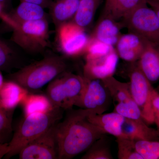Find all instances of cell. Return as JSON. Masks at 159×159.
<instances>
[{"label":"cell","instance_id":"1","mask_svg":"<svg viewBox=\"0 0 159 159\" xmlns=\"http://www.w3.org/2000/svg\"><path fill=\"white\" fill-rule=\"evenodd\" d=\"M62 122L57 125V159H70L87 150L106 134L89 121L93 113L83 109L67 111ZM94 114V113H93Z\"/></svg>","mask_w":159,"mask_h":159},{"label":"cell","instance_id":"2","mask_svg":"<svg viewBox=\"0 0 159 159\" xmlns=\"http://www.w3.org/2000/svg\"><path fill=\"white\" fill-rule=\"evenodd\" d=\"M68 67L63 57L49 55L11 74V80L28 91L36 90L50 83L61 74L69 71Z\"/></svg>","mask_w":159,"mask_h":159},{"label":"cell","instance_id":"3","mask_svg":"<svg viewBox=\"0 0 159 159\" xmlns=\"http://www.w3.org/2000/svg\"><path fill=\"white\" fill-rule=\"evenodd\" d=\"M63 110L55 107L48 112L25 117L9 143V152L6 156L10 158L19 154L25 146L59 122L62 117Z\"/></svg>","mask_w":159,"mask_h":159},{"label":"cell","instance_id":"4","mask_svg":"<svg viewBox=\"0 0 159 159\" xmlns=\"http://www.w3.org/2000/svg\"><path fill=\"white\" fill-rule=\"evenodd\" d=\"M84 86L83 76L66 71L49 84L47 96L54 107L68 111L75 105Z\"/></svg>","mask_w":159,"mask_h":159},{"label":"cell","instance_id":"5","mask_svg":"<svg viewBox=\"0 0 159 159\" xmlns=\"http://www.w3.org/2000/svg\"><path fill=\"white\" fill-rule=\"evenodd\" d=\"M48 19L26 22L13 30L11 40L20 48L30 53L41 52L49 47Z\"/></svg>","mask_w":159,"mask_h":159},{"label":"cell","instance_id":"6","mask_svg":"<svg viewBox=\"0 0 159 159\" xmlns=\"http://www.w3.org/2000/svg\"><path fill=\"white\" fill-rule=\"evenodd\" d=\"M129 33L136 34L159 46V20L147 3L134 10L121 21Z\"/></svg>","mask_w":159,"mask_h":159},{"label":"cell","instance_id":"7","mask_svg":"<svg viewBox=\"0 0 159 159\" xmlns=\"http://www.w3.org/2000/svg\"><path fill=\"white\" fill-rule=\"evenodd\" d=\"M129 63L128 76L132 97L140 109L145 123L148 125L153 124L151 98L152 84L139 68L137 62Z\"/></svg>","mask_w":159,"mask_h":159},{"label":"cell","instance_id":"8","mask_svg":"<svg viewBox=\"0 0 159 159\" xmlns=\"http://www.w3.org/2000/svg\"><path fill=\"white\" fill-rule=\"evenodd\" d=\"M56 31L57 45L63 54L76 57L84 54L90 40L84 28L70 21L56 27Z\"/></svg>","mask_w":159,"mask_h":159},{"label":"cell","instance_id":"9","mask_svg":"<svg viewBox=\"0 0 159 159\" xmlns=\"http://www.w3.org/2000/svg\"><path fill=\"white\" fill-rule=\"evenodd\" d=\"M84 77V86L75 106L97 115L108 110L111 98L101 80Z\"/></svg>","mask_w":159,"mask_h":159},{"label":"cell","instance_id":"10","mask_svg":"<svg viewBox=\"0 0 159 159\" xmlns=\"http://www.w3.org/2000/svg\"><path fill=\"white\" fill-rule=\"evenodd\" d=\"M58 123L25 146L19 153V159H57L56 132Z\"/></svg>","mask_w":159,"mask_h":159},{"label":"cell","instance_id":"11","mask_svg":"<svg viewBox=\"0 0 159 159\" xmlns=\"http://www.w3.org/2000/svg\"><path fill=\"white\" fill-rule=\"evenodd\" d=\"M119 57L114 48L105 55L85 59L84 77L89 79L101 80L113 76L117 69Z\"/></svg>","mask_w":159,"mask_h":159},{"label":"cell","instance_id":"12","mask_svg":"<svg viewBox=\"0 0 159 159\" xmlns=\"http://www.w3.org/2000/svg\"><path fill=\"white\" fill-rule=\"evenodd\" d=\"M144 39V50L137 61V65L151 84H153L159 80V46Z\"/></svg>","mask_w":159,"mask_h":159},{"label":"cell","instance_id":"13","mask_svg":"<svg viewBox=\"0 0 159 159\" xmlns=\"http://www.w3.org/2000/svg\"><path fill=\"white\" fill-rule=\"evenodd\" d=\"M116 45L119 57L129 63L137 62L144 50V39L136 34L129 33L121 35Z\"/></svg>","mask_w":159,"mask_h":159},{"label":"cell","instance_id":"14","mask_svg":"<svg viewBox=\"0 0 159 159\" xmlns=\"http://www.w3.org/2000/svg\"><path fill=\"white\" fill-rule=\"evenodd\" d=\"M146 3V0H105L101 19L122 21L138 7Z\"/></svg>","mask_w":159,"mask_h":159},{"label":"cell","instance_id":"15","mask_svg":"<svg viewBox=\"0 0 159 159\" xmlns=\"http://www.w3.org/2000/svg\"><path fill=\"white\" fill-rule=\"evenodd\" d=\"M122 129L125 138L134 141L159 140L157 129L151 128L143 119L125 118Z\"/></svg>","mask_w":159,"mask_h":159},{"label":"cell","instance_id":"16","mask_svg":"<svg viewBox=\"0 0 159 159\" xmlns=\"http://www.w3.org/2000/svg\"><path fill=\"white\" fill-rule=\"evenodd\" d=\"M29 94L28 90L17 83L11 80L5 81L0 90V107L7 112L13 110Z\"/></svg>","mask_w":159,"mask_h":159},{"label":"cell","instance_id":"17","mask_svg":"<svg viewBox=\"0 0 159 159\" xmlns=\"http://www.w3.org/2000/svg\"><path fill=\"white\" fill-rule=\"evenodd\" d=\"M89 121L105 132L116 138L124 137L122 127L125 118L116 112L97 115L92 113L88 117Z\"/></svg>","mask_w":159,"mask_h":159},{"label":"cell","instance_id":"18","mask_svg":"<svg viewBox=\"0 0 159 159\" xmlns=\"http://www.w3.org/2000/svg\"><path fill=\"white\" fill-rule=\"evenodd\" d=\"M80 0H55L49 9L51 18L56 27L70 21L77 12Z\"/></svg>","mask_w":159,"mask_h":159},{"label":"cell","instance_id":"19","mask_svg":"<svg viewBox=\"0 0 159 159\" xmlns=\"http://www.w3.org/2000/svg\"><path fill=\"white\" fill-rule=\"evenodd\" d=\"M9 14L17 27L23 23L47 18V14L43 7L25 2H20V5Z\"/></svg>","mask_w":159,"mask_h":159},{"label":"cell","instance_id":"20","mask_svg":"<svg viewBox=\"0 0 159 159\" xmlns=\"http://www.w3.org/2000/svg\"><path fill=\"white\" fill-rule=\"evenodd\" d=\"M117 22L109 19H101L92 37L113 47L121 36L120 29L122 25Z\"/></svg>","mask_w":159,"mask_h":159},{"label":"cell","instance_id":"21","mask_svg":"<svg viewBox=\"0 0 159 159\" xmlns=\"http://www.w3.org/2000/svg\"><path fill=\"white\" fill-rule=\"evenodd\" d=\"M101 80L108 89L115 105L134 101L131 94L129 82L119 81L113 76Z\"/></svg>","mask_w":159,"mask_h":159},{"label":"cell","instance_id":"22","mask_svg":"<svg viewBox=\"0 0 159 159\" xmlns=\"http://www.w3.org/2000/svg\"><path fill=\"white\" fill-rule=\"evenodd\" d=\"M102 0H80L73 21L85 29L91 25Z\"/></svg>","mask_w":159,"mask_h":159},{"label":"cell","instance_id":"23","mask_svg":"<svg viewBox=\"0 0 159 159\" xmlns=\"http://www.w3.org/2000/svg\"><path fill=\"white\" fill-rule=\"evenodd\" d=\"M21 104L25 117L32 114L48 112L55 107L47 96L40 94H28Z\"/></svg>","mask_w":159,"mask_h":159},{"label":"cell","instance_id":"24","mask_svg":"<svg viewBox=\"0 0 159 159\" xmlns=\"http://www.w3.org/2000/svg\"><path fill=\"white\" fill-rule=\"evenodd\" d=\"M105 135L97 140L87 150L82 159H113L109 144Z\"/></svg>","mask_w":159,"mask_h":159},{"label":"cell","instance_id":"25","mask_svg":"<svg viewBox=\"0 0 159 159\" xmlns=\"http://www.w3.org/2000/svg\"><path fill=\"white\" fill-rule=\"evenodd\" d=\"M119 159H143L136 148L135 141L128 138H116Z\"/></svg>","mask_w":159,"mask_h":159},{"label":"cell","instance_id":"26","mask_svg":"<svg viewBox=\"0 0 159 159\" xmlns=\"http://www.w3.org/2000/svg\"><path fill=\"white\" fill-rule=\"evenodd\" d=\"M135 145L143 159H159V140L135 141Z\"/></svg>","mask_w":159,"mask_h":159},{"label":"cell","instance_id":"27","mask_svg":"<svg viewBox=\"0 0 159 159\" xmlns=\"http://www.w3.org/2000/svg\"><path fill=\"white\" fill-rule=\"evenodd\" d=\"M113 49V46L108 45L94 38L90 37L89 41L84 54L85 59L105 55Z\"/></svg>","mask_w":159,"mask_h":159},{"label":"cell","instance_id":"28","mask_svg":"<svg viewBox=\"0 0 159 159\" xmlns=\"http://www.w3.org/2000/svg\"><path fill=\"white\" fill-rule=\"evenodd\" d=\"M15 52L5 41L0 39V70L6 69L12 62Z\"/></svg>","mask_w":159,"mask_h":159},{"label":"cell","instance_id":"29","mask_svg":"<svg viewBox=\"0 0 159 159\" xmlns=\"http://www.w3.org/2000/svg\"><path fill=\"white\" fill-rule=\"evenodd\" d=\"M11 130V122L7 111L0 107V142L6 143Z\"/></svg>","mask_w":159,"mask_h":159},{"label":"cell","instance_id":"30","mask_svg":"<svg viewBox=\"0 0 159 159\" xmlns=\"http://www.w3.org/2000/svg\"><path fill=\"white\" fill-rule=\"evenodd\" d=\"M151 98L154 120L159 137V93L154 88L152 91Z\"/></svg>","mask_w":159,"mask_h":159},{"label":"cell","instance_id":"31","mask_svg":"<svg viewBox=\"0 0 159 159\" xmlns=\"http://www.w3.org/2000/svg\"><path fill=\"white\" fill-rule=\"evenodd\" d=\"M0 20H2L3 22L9 26L12 30L16 29L17 25L10 17L9 13H7L4 7L0 3Z\"/></svg>","mask_w":159,"mask_h":159},{"label":"cell","instance_id":"32","mask_svg":"<svg viewBox=\"0 0 159 159\" xmlns=\"http://www.w3.org/2000/svg\"><path fill=\"white\" fill-rule=\"evenodd\" d=\"M20 2H28L34 3L42 6L44 9L49 8L51 4L53 2V0H20Z\"/></svg>","mask_w":159,"mask_h":159},{"label":"cell","instance_id":"33","mask_svg":"<svg viewBox=\"0 0 159 159\" xmlns=\"http://www.w3.org/2000/svg\"><path fill=\"white\" fill-rule=\"evenodd\" d=\"M147 4L156 13L159 20V0H146Z\"/></svg>","mask_w":159,"mask_h":159},{"label":"cell","instance_id":"34","mask_svg":"<svg viewBox=\"0 0 159 159\" xmlns=\"http://www.w3.org/2000/svg\"><path fill=\"white\" fill-rule=\"evenodd\" d=\"M9 152V143L0 142V159L6 156Z\"/></svg>","mask_w":159,"mask_h":159},{"label":"cell","instance_id":"35","mask_svg":"<svg viewBox=\"0 0 159 159\" xmlns=\"http://www.w3.org/2000/svg\"><path fill=\"white\" fill-rule=\"evenodd\" d=\"M10 1V0H0V3L2 4L3 7L6 9V7L9 6Z\"/></svg>","mask_w":159,"mask_h":159},{"label":"cell","instance_id":"36","mask_svg":"<svg viewBox=\"0 0 159 159\" xmlns=\"http://www.w3.org/2000/svg\"><path fill=\"white\" fill-rule=\"evenodd\" d=\"M4 82H5V81H4V77H3L2 71H1V70H0V90L2 89Z\"/></svg>","mask_w":159,"mask_h":159},{"label":"cell","instance_id":"37","mask_svg":"<svg viewBox=\"0 0 159 159\" xmlns=\"http://www.w3.org/2000/svg\"><path fill=\"white\" fill-rule=\"evenodd\" d=\"M156 89L157 90V91L159 93V85L157 87V88Z\"/></svg>","mask_w":159,"mask_h":159}]
</instances>
